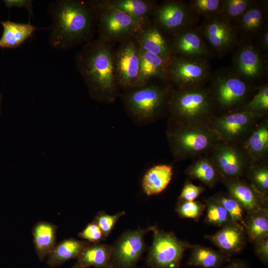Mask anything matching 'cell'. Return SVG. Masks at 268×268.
Segmentation results:
<instances>
[{"label": "cell", "instance_id": "obj_46", "mask_svg": "<svg viewBox=\"0 0 268 268\" xmlns=\"http://www.w3.org/2000/svg\"><path fill=\"white\" fill-rule=\"evenodd\" d=\"M224 268H247V267L242 262L235 261L230 263Z\"/></svg>", "mask_w": 268, "mask_h": 268}, {"label": "cell", "instance_id": "obj_18", "mask_svg": "<svg viewBox=\"0 0 268 268\" xmlns=\"http://www.w3.org/2000/svg\"><path fill=\"white\" fill-rule=\"evenodd\" d=\"M268 0H255L253 4L233 25L238 45L252 42L268 26Z\"/></svg>", "mask_w": 268, "mask_h": 268}, {"label": "cell", "instance_id": "obj_8", "mask_svg": "<svg viewBox=\"0 0 268 268\" xmlns=\"http://www.w3.org/2000/svg\"><path fill=\"white\" fill-rule=\"evenodd\" d=\"M212 72L208 60L172 56L167 62L165 80L173 88L202 86L209 82Z\"/></svg>", "mask_w": 268, "mask_h": 268}, {"label": "cell", "instance_id": "obj_15", "mask_svg": "<svg viewBox=\"0 0 268 268\" xmlns=\"http://www.w3.org/2000/svg\"><path fill=\"white\" fill-rule=\"evenodd\" d=\"M151 229V227L138 229L121 235L112 245V266L116 268H134L145 250L144 236Z\"/></svg>", "mask_w": 268, "mask_h": 268}, {"label": "cell", "instance_id": "obj_31", "mask_svg": "<svg viewBox=\"0 0 268 268\" xmlns=\"http://www.w3.org/2000/svg\"><path fill=\"white\" fill-rule=\"evenodd\" d=\"M243 225L248 239L254 244L268 237V208L247 213Z\"/></svg>", "mask_w": 268, "mask_h": 268}, {"label": "cell", "instance_id": "obj_9", "mask_svg": "<svg viewBox=\"0 0 268 268\" xmlns=\"http://www.w3.org/2000/svg\"><path fill=\"white\" fill-rule=\"evenodd\" d=\"M151 18L170 38L196 26L200 17L192 10L188 1L168 0L157 4Z\"/></svg>", "mask_w": 268, "mask_h": 268}, {"label": "cell", "instance_id": "obj_47", "mask_svg": "<svg viewBox=\"0 0 268 268\" xmlns=\"http://www.w3.org/2000/svg\"><path fill=\"white\" fill-rule=\"evenodd\" d=\"M1 99H2V95H1V93L0 92V114H1L0 107H1Z\"/></svg>", "mask_w": 268, "mask_h": 268}, {"label": "cell", "instance_id": "obj_4", "mask_svg": "<svg viewBox=\"0 0 268 268\" xmlns=\"http://www.w3.org/2000/svg\"><path fill=\"white\" fill-rule=\"evenodd\" d=\"M168 119L181 124L199 126L207 125L216 115L207 86L173 88L168 105Z\"/></svg>", "mask_w": 268, "mask_h": 268}, {"label": "cell", "instance_id": "obj_3", "mask_svg": "<svg viewBox=\"0 0 268 268\" xmlns=\"http://www.w3.org/2000/svg\"><path fill=\"white\" fill-rule=\"evenodd\" d=\"M173 88L165 80H155L122 91L119 97L131 119L137 125L144 126L167 113Z\"/></svg>", "mask_w": 268, "mask_h": 268}, {"label": "cell", "instance_id": "obj_36", "mask_svg": "<svg viewBox=\"0 0 268 268\" xmlns=\"http://www.w3.org/2000/svg\"><path fill=\"white\" fill-rule=\"evenodd\" d=\"M246 176L249 182L264 195H268V160L251 166Z\"/></svg>", "mask_w": 268, "mask_h": 268}, {"label": "cell", "instance_id": "obj_22", "mask_svg": "<svg viewBox=\"0 0 268 268\" xmlns=\"http://www.w3.org/2000/svg\"><path fill=\"white\" fill-rule=\"evenodd\" d=\"M206 238L223 254L231 255L241 251L245 246V232L240 224L230 222L217 232Z\"/></svg>", "mask_w": 268, "mask_h": 268}, {"label": "cell", "instance_id": "obj_23", "mask_svg": "<svg viewBox=\"0 0 268 268\" xmlns=\"http://www.w3.org/2000/svg\"><path fill=\"white\" fill-rule=\"evenodd\" d=\"M89 2L93 7L115 9L142 20L151 18L157 4L152 0H92Z\"/></svg>", "mask_w": 268, "mask_h": 268}, {"label": "cell", "instance_id": "obj_21", "mask_svg": "<svg viewBox=\"0 0 268 268\" xmlns=\"http://www.w3.org/2000/svg\"><path fill=\"white\" fill-rule=\"evenodd\" d=\"M140 48L167 61L171 57L169 38L150 18L134 36Z\"/></svg>", "mask_w": 268, "mask_h": 268}, {"label": "cell", "instance_id": "obj_43", "mask_svg": "<svg viewBox=\"0 0 268 268\" xmlns=\"http://www.w3.org/2000/svg\"><path fill=\"white\" fill-rule=\"evenodd\" d=\"M253 44L264 60L268 58V26L266 27L254 40Z\"/></svg>", "mask_w": 268, "mask_h": 268}, {"label": "cell", "instance_id": "obj_35", "mask_svg": "<svg viewBox=\"0 0 268 268\" xmlns=\"http://www.w3.org/2000/svg\"><path fill=\"white\" fill-rule=\"evenodd\" d=\"M255 0H223L220 16L233 25Z\"/></svg>", "mask_w": 268, "mask_h": 268}, {"label": "cell", "instance_id": "obj_41", "mask_svg": "<svg viewBox=\"0 0 268 268\" xmlns=\"http://www.w3.org/2000/svg\"><path fill=\"white\" fill-rule=\"evenodd\" d=\"M78 236L91 244L100 243L106 239L100 228L94 221L88 223L78 233Z\"/></svg>", "mask_w": 268, "mask_h": 268}, {"label": "cell", "instance_id": "obj_11", "mask_svg": "<svg viewBox=\"0 0 268 268\" xmlns=\"http://www.w3.org/2000/svg\"><path fill=\"white\" fill-rule=\"evenodd\" d=\"M264 117L236 111L216 115L207 125L217 135L218 141L231 145H239Z\"/></svg>", "mask_w": 268, "mask_h": 268}, {"label": "cell", "instance_id": "obj_38", "mask_svg": "<svg viewBox=\"0 0 268 268\" xmlns=\"http://www.w3.org/2000/svg\"><path fill=\"white\" fill-rule=\"evenodd\" d=\"M213 197L225 209L232 222L243 223L246 212L235 198L227 193H219Z\"/></svg>", "mask_w": 268, "mask_h": 268}, {"label": "cell", "instance_id": "obj_29", "mask_svg": "<svg viewBox=\"0 0 268 268\" xmlns=\"http://www.w3.org/2000/svg\"><path fill=\"white\" fill-rule=\"evenodd\" d=\"M90 243L74 238L64 239L58 244L47 258V264L55 268L72 259H76L84 249Z\"/></svg>", "mask_w": 268, "mask_h": 268}, {"label": "cell", "instance_id": "obj_6", "mask_svg": "<svg viewBox=\"0 0 268 268\" xmlns=\"http://www.w3.org/2000/svg\"><path fill=\"white\" fill-rule=\"evenodd\" d=\"M208 82L216 115L239 110L259 87L242 79L231 67L212 72Z\"/></svg>", "mask_w": 268, "mask_h": 268}, {"label": "cell", "instance_id": "obj_48", "mask_svg": "<svg viewBox=\"0 0 268 268\" xmlns=\"http://www.w3.org/2000/svg\"><path fill=\"white\" fill-rule=\"evenodd\" d=\"M108 268H115V267H114L113 266H112V267H109Z\"/></svg>", "mask_w": 268, "mask_h": 268}, {"label": "cell", "instance_id": "obj_42", "mask_svg": "<svg viewBox=\"0 0 268 268\" xmlns=\"http://www.w3.org/2000/svg\"><path fill=\"white\" fill-rule=\"evenodd\" d=\"M203 187L193 184L191 182H186L182 188L178 201H192L196 200L203 192Z\"/></svg>", "mask_w": 268, "mask_h": 268}, {"label": "cell", "instance_id": "obj_26", "mask_svg": "<svg viewBox=\"0 0 268 268\" xmlns=\"http://www.w3.org/2000/svg\"><path fill=\"white\" fill-rule=\"evenodd\" d=\"M3 32L0 38V48L14 49L30 38L39 28L30 22L24 23L6 20L0 21Z\"/></svg>", "mask_w": 268, "mask_h": 268}, {"label": "cell", "instance_id": "obj_1", "mask_svg": "<svg viewBox=\"0 0 268 268\" xmlns=\"http://www.w3.org/2000/svg\"><path fill=\"white\" fill-rule=\"evenodd\" d=\"M48 11L51 19L48 42L53 49L67 50L92 40L96 19L89 0H54Z\"/></svg>", "mask_w": 268, "mask_h": 268}, {"label": "cell", "instance_id": "obj_13", "mask_svg": "<svg viewBox=\"0 0 268 268\" xmlns=\"http://www.w3.org/2000/svg\"><path fill=\"white\" fill-rule=\"evenodd\" d=\"M209 155L221 179L242 178L246 176L250 163L239 145L218 141Z\"/></svg>", "mask_w": 268, "mask_h": 268}, {"label": "cell", "instance_id": "obj_40", "mask_svg": "<svg viewBox=\"0 0 268 268\" xmlns=\"http://www.w3.org/2000/svg\"><path fill=\"white\" fill-rule=\"evenodd\" d=\"M125 214V211H120L115 214L110 215L101 211L97 214L93 221L98 225L106 238L114 228L120 218Z\"/></svg>", "mask_w": 268, "mask_h": 268}, {"label": "cell", "instance_id": "obj_12", "mask_svg": "<svg viewBox=\"0 0 268 268\" xmlns=\"http://www.w3.org/2000/svg\"><path fill=\"white\" fill-rule=\"evenodd\" d=\"M140 47L134 37L119 43L114 54V67L119 90L135 87L139 67Z\"/></svg>", "mask_w": 268, "mask_h": 268}, {"label": "cell", "instance_id": "obj_39", "mask_svg": "<svg viewBox=\"0 0 268 268\" xmlns=\"http://www.w3.org/2000/svg\"><path fill=\"white\" fill-rule=\"evenodd\" d=\"M205 205L198 201H178L176 211L182 218L198 220L205 210Z\"/></svg>", "mask_w": 268, "mask_h": 268}, {"label": "cell", "instance_id": "obj_16", "mask_svg": "<svg viewBox=\"0 0 268 268\" xmlns=\"http://www.w3.org/2000/svg\"><path fill=\"white\" fill-rule=\"evenodd\" d=\"M231 68L240 77L250 83H257L267 70L266 62L255 48L253 42L239 44L235 49Z\"/></svg>", "mask_w": 268, "mask_h": 268}, {"label": "cell", "instance_id": "obj_5", "mask_svg": "<svg viewBox=\"0 0 268 268\" xmlns=\"http://www.w3.org/2000/svg\"><path fill=\"white\" fill-rule=\"evenodd\" d=\"M166 137L174 161L209 154L218 141L207 125L190 126L168 119Z\"/></svg>", "mask_w": 268, "mask_h": 268}, {"label": "cell", "instance_id": "obj_14", "mask_svg": "<svg viewBox=\"0 0 268 268\" xmlns=\"http://www.w3.org/2000/svg\"><path fill=\"white\" fill-rule=\"evenodd\" d=\"M199 27L215 57L223 58L238 45L234 26L220 15L204 19Z\"/></svg>", "mask_w": 268, "mask_h": 268}, {"label": "cell", "instance_id": "obj_32", "mask_svg": "<svg viewBox=\"0 0 268 268\" xmlns=\"http://www.w3.org/2000/svg\"><path fill=\"white\" fill-rule=\"evenodd\" d=\"M187 264L201 268H218L227 260V257L221 252L212 248L193 245Z\"/></svg>", "mask_w": 268, "mask_h": 268}, {"label": "cell", "instance_id": "obj_45", "mask_svg": "<svg viewBox=\"0 0 268 268\" xmlns=\"http://www.w3.org/2000/svg\"><path fill=\"white\" fill-rule=\"evenodd\" d=\"M3 1L6 7L24 8L28 11L30 17L34 16L32 0H4Z\"/></svg>", "mask_w": 268, "mask_h": 268}, {"label": "cell", "instance_id": "obj_19", "mask_svg": "<svg viewBox=\"0 0 268 268\" xmlns=\"http://www.w3.org/2000/svg\"><path fill=\"white\" fill-rule=\"evenodd\" d=\"M227 193L235 198L247 213L267 208L268 196L242 178L221 179Z\"/></svg>", "mask_w": 268, "mask_h": 268}, {"label": "cell", "instance_id": "obj_37", "mask_svg": "<svg viewBox=\"0 0 268 268\" xmlns=\"http://www.w3.org/2000/svg\"><path fill=\"white\" fill-rule=\"evenodd\" d=\"M188 2L200 17L206 19L221 15L223 0H191Z\"/></svg>", "mask_w": 268, "mask_h": 268}, {"label": "cell", "instance_id": "obj_28", "mask_svg": "<svg viewBox=\"0 0 268 268\" xmlns=\"http://www.w3.org/2000/svg\"><path fill=\"white\" fill-rule=\"evenodd\" d=\"M57 227L47 221L37 222L32 229L36 253L41 261L48 257L56 245Z\"/></svg>", "mask_w": 268, "mask_h": 268}, {"label": "cell", "instance_id": "obj_34", "mask_svg": "<svg viewBox=\"0 0 268 268\" xmlns=\"http://www.w3.org/2000/svg\"><path fill=\"white\" fill-rule=\"evenodd\" d=\"M204 204L207 223L214 226L223 227L232 222L227 211L213 197L206 199Z\"/></svg>", "mask_w": 268, "mask_h": 268}, {"label": "cell", "instance_id": "obj_17", "mask_svg": "<svg viewBox=\"0 0 268 268\" xmlns=\"http://www.w3.org/2000/svg\"><path fill=\"white\" fill-rule=\"evenodd\" d=\"M169 41L172 56L208 60L215 57L199 26L190 28L169 38Z\"/></svg>", "mask_w": 268, "mask_h": 268}, {"label": "cell", "instance_id": "obj_20", "mask_svg": "<svg viewBox=\"0 0 268 268\" xmlns=\"http://www.w3.org/2000/svg\"><path fill=\"white\" fill-rule=\"evenodd\" d=\"M239 146L247 156L251 166L268 160V116L259 121Z\"/></svg>", "mask_w": 268, "mask_h": 268}, {"label": "cell", "instance_id": "obj_33", "mask_svg": "<svg viewBox=\"0 0 268 268\" xmlns=\"http://www.w3.org/2000/svg\"><path fill=\"white\" fill-rule=\"evenodd\" d=\"M238 111L247 112L263 117L268 116V83H262L252 97Z\"/></svg>", "mask_w": 268, "mask_h": 268}, {"label": "cell", "instance_id": "obj_10", "mask_svg": "<svg viewBox=\"0 0 268 268\" xmlns=\"http://www.w3.org/2000/svg\"><path fill=\"white\" fill-rule=\"evenodd\" d=\"M153 242L147 264L151 268H179L185 251L193 245L179 239L173 232L152 226Z\"/></svg>", "mask_w": 268, "mask_h": 268}, {"label": "cell", "instance_id": "obj_7", "mask_svg": "<svg viewBox=\"0 0 268 268\" xmlns=\"http://www.w3.org/2000/svg\"><path fill=\"white\" fill-rule=\"evenodd\" d=\"M91 6L96 15L98 38L109 43H120L134 37L148 20L138 19L113 9Z\"/></svg>", "mask_w": 268, "mask_h": 268}, {"label": "cell", "instance_id": "obj_25", "mask_svg": "<svg viewBox=\"0 0 268 268\" xmlns=\"http://www.w3.org/2000/svg\"><path fill=\"white\" fill-rule=\"evenodd\" d=\"M112 245L103 244H90L76 259L72 268H108L112 264Z\"/></svg>", "mask_w": 268, "mask_h": 268}, {"label": "cell", "instance_id": "obj_2", "mask_svg": "<svg viewBox=\"0 0 268 268\" xmlns=\"http://www.w3.org/2000/svg\"><path fill=\"white\" fill-rule=\"evenodd\" d=\"M112 44L97 38L85 44L75 56L76 70L87 87L90 97L111 104L119 96L114 67Z\"/></svg>", "mask_w": 268, "mask_h": 268}, {"label": "cell", "instance_id": "obj_30", "mask_svg": "<svg viewBox=\"0 0 268 268\" xmlns=\"http://www.w3.org/2000/svg\"><path fill=\"white\" fill-rule=\"evenodd\" d=\"M185 174L210 188L214 187L221 180L219 173L209 154L195 159L186 168Z\"/></svg>", "mask_w": 268, "mask_h": 268}, {"label": "cell", "instance_id": "obj_27", "mask_svg": "<svg viewBox=\"0 0 268 268\" xmlns=\"http://www.w3.org/2000/svg\"><path fill=\"white\" fill-rule=\"evenodd\" d=\"M173 176L171 165L157 164L147 170L141 180V187L147 196L160 194L168 186Z\"/></svg>", "mask_w": 268, "mask_h": 268}, {"label": "cell", "instance_id": "obj_24", "mask_svg": "<svg viewBox=\"0 0 268 268\" xmlns=\"http://www.w3.org/2000/svg\"><path fill=\"white\" fill-rule=\"evenodd\" d=\"M167 62L168 61L140 48L139 72L136 86L152 81L165 80Z\"/></svg>", "mask_w": 268, "mask_h": 268}, {"label": "cell", "instance_id": "obj_44", "mask_svg": "<svg viewBox=\"0 0 268 268\" xmlns=\"http://www.w3.org/2000/svg\"><path fill=\"white\" fill-rule=\"evenodd\" d=\"M255 253L262 262L267 265L268 263V237L255 243Z\"/></svg>", "mask_w": 268, "mask_h": 268}]
</instances>
